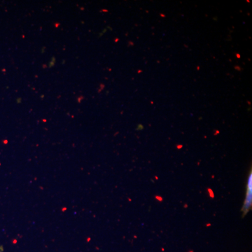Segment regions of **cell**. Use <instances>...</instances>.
<instances>
[{"instance_id": "1", "label": "cell", "mask_w": 252, "mask_h": 252, "mask_svg": "<svg viewBox=\"0 0 252 252\" xmlns=\"http://www.w3.org/2000/svg\"><path fill=\"white\" fill-rule=\"evenodd\" d=\"M252 203V173L250 172L249 175L248 190H247L246 198H245V203H244L243 211L244 216L248 213L251 209Z\"/></svg>"}]
</instances>
